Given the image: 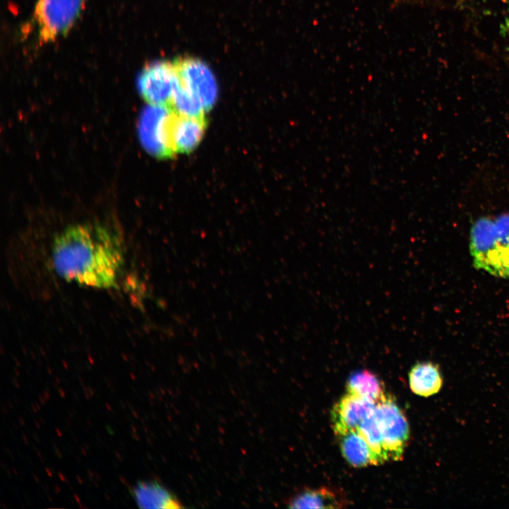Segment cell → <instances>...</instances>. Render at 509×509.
I'll return each instance as SVG.
<instances>
[{
  "instance_id": "6da1fadb",
  "label": "cell",
  "mask_w": 509,
  "mask_h": 509,
  "mask_svg": "<svg viewBox=\"0 0 509 509\" xmlns=\"http://www.w3.org/2000/svg\"><path fill=\"white\" fill-rule=\"evenodd\" d=\"M53 267L69 282L101 289L117 286L124 261L117 232L100 223L69 226L52 245Z\"/></svg>"
},
{
  "instance_id": "7a4b0ae2",
  "label": "cell",
  "mask_w": 509,
  "mask_h": 509,
  "mask_svg": "<svg viewBox=\"0 0 509 509\" xmlns=\"http://www.w3.org/2000/svg\"><path fill=\"white\" fill-rule=\"evenodd\" d=\"M470 252L476 267L492 275L508 277L509 247L499 240L495 220L481 218L473 225Z\"/></svg>"
},
{
  "instance_id": "3957f363",
  "label": "cell",
  "mask_w": 509,
  "mask_h": 509,
  "mask_svg": "<svg viewBox=\"0 0 509 509\" xmlns=\"http://www.w3.org/2000/svg\"><path fill=\"white\" fill-rule=\"evenodd\" d=\"M83 5L84 0H38L33 20L39 40L50 42L66 34Z\"/></svg>"
},
{
  "instance_id": "277c9868",
  "label": "cell",
  "mask_w": 509,
  "mask_h": 509,
  "mask_svg": "<svg viewBox=\"0 0 509 509\" xmlns=\"http://www.w3.org/2000/svg\"><path fill=\"white\" fill-rule=\"evenodd\" d=\"M206 127L205 115H187L166 108L162 135L165 157L192 151L203 137Z\"/></svg>"
},
{
  "instance_id": "5b68a950",
  "label": "cell",
  "mask_w": 509,
  "mask_h": 509,
  "mask_svg": "<svg viewBox=\"0 0 509 509\" xmlns=\"http://www.w3.org/2000/svg\"><path fill=\"white\" fill-rule=\"evenodd\" d=\"M173 64L177 75V88L209 110L217 96L216 80L209 67L192 57L179 58Z\"/></svg>"
},
{
  "instance_id": "8992f818",
  "label": "cell",
  "mask_w": 509,
  "mask_h": 509,
  "mask_svg": "<svg viewBox=\"0 0 509 509\" xmlns=\"http://www.w3.org/2000/svg\"><path fill=\"white\" fill-rule=\"evenodd\" d=\"M388 460H399L409 437L406 419L394 399L385 393L374 411Z\"/></svg>"
},
{
  "instance_id": "52a82bcc",
  "label": "cell",
  "mask_w": 509,
  "mask_h": 509,
  "mask_svg": "<svg viewBox=\"0 0 509 509\" xmlns=\"http://www.w3.org/2000/svg\"><path fill=\"white\" fill-rule=\"evenodd\" d=\"M177 85L173 62L162 61L148 65L139 79L141 96L150 105L156 107L168 108Z\"/></svg>"
},
{
  "instance_id": "ba28073f",
  "label": "cell",
  "mask_w": 509,
  "mask_h": 509,
  "mask_svg": "<svg viewBox=\"0 0 509 509\" xmlns=\"http://www.w3.org/2000/svg\"><path fill=\"white\" fill-rule=\"evenodd\" d=\"M376 403L347 392L334 405L331 421L336 435L357 431L363 421L375 410Z\"/></svg>"
},
{
  "instance_id": "9c48e42d",
  "label": "cell",
  "mask_w": 509,
  "mask_h": 509,
  "mask_svg": "<svg viewBox=\"0 0 509 509\" xmlns=\"http://www.w3.org/2000/svg\"><path fill=\"white\" fill-rule=\"evenodd\" d=\"M165 110L166 107L150 105L144 112L140 124V136L144 146L158 157H164L162 121Z\"/></svg>"
},
{
  "instance_id": "30bf717a",
  "label": "cell",
  "mask_w": 509,
  "mask_h": 509,
  "mask_svg": "<svg viewBox=\"0 0 509 509\" xmlns=\"http://www.w3.org/2000/svg\"><path fill=\"white\" fill-rule=\"evenodd\" d=\"M409 380L412 392L425 397L438 393L443 385V378L439 368L432 362L415 364L409 371Z\"/></svg>"
},
{
  "instance_id": "8fae6325",
  "label": "cell",
  "mask_w": 509,
  "mask_h": 509,
  "mask_svg": "<svg viewBox=\"0 0 509 509\" xmlns=\"http://www.w3.org/2000/svg\"><path fill=\"white\" fill-rule=\"evenodd\" d=\"M137 505L141 508L175 509L182 506L178 500L156 482H140L134 490Z\"/></svg>"
},
{
  "instance_id": "7c38bea8",
  "label": "cell",
  "mask_w": 509,
  "mask_h": 509,
  "mask_svg": "<svg viewBox=\"0 0 509 509\" xmlns=\"http://www.w3.org/2000/svg\"><path fill=\"white\" fill-rule=\"evenodd\" d=\"M339 437L342 455L351 465L355 467L376 465L370 448L358 430Z\"/></svg>"
},
{
  "instance_id": "4fadbf2b",
  "label": "cell",
  "mask_w": 509,
  "mask_h": 509,
  "mask_svg": "<svg viewBox=\"0 0 509 509\" xmlns=\"http://www.w3.org/2000/svg\"><path fill=\"white\" fill-rule=\"evenodd\" d=\"M347 392L377 403L385 394L378 378L369 370L357 371L350 375L346 383Z\"/></svg>"
},
{
  "instance_id": "5bb4252c",
  "label": "cell",
  "mask_w": 509,
  "mask_h": 509,
  "mask_svg": "<svg viewBox=\"0 0 509 509\" xmlns=\"http://www.w3.org/2000/svg\"><path fill=\"white\" fill-rule=\"evenodd\" d=\"M345 501L334 491L321 488L304 491L290 502L292 508H328L344 506Z\"/></svg>"
},
{
  "instance_id": "9a60e30c",
  "label": "cell",
  "mask_w": 509,
  "mask_h": 509,
  "mask_svg": "<svg viewBox=\"0 0 509 509\" xmlns=\"http://www.w3.org/2000/svg\"><path fill=\"white\" fill-rule=\"evenodd\" d=\"M375 411V410H374ZM358 431L365 439L375 457L376 464L388 460L384 442L374 412L360 425Z\"/></svg>"
},
{
  "instance_id": "2e32d148",
  "label": "cell",
  "mask_w": 509,
  "mask_h": 509,
  "mask_svg": "<svg viewBox=\"0 0 509 509\" xmlns=\"http://www.w3.org/2000/svg\"><path fill=\"white\" fill-rule=\"evenodd\" d=\"M495 223L499 240L509 247V213L498 216L495 219Z\"/></svg>"
},
{
  "instance_id": "e0dca14e",
  "label": "cell",
  "mask_w": 509,
  "mask_h": 509,
  "mask_svg": "<svg viewBox=\"0 0 509 509\" xmlns=\"http://www.w3.org/2000/svg\"><path fill=\"white\" fill-rule=\"evenodd\" d=\"M508 277L509 278V271H508Z\"/></svg>"
},
{
  "instance_id": "ac0fdd59",
  "label": "cell",
  "mask_w": 509,
  "mask_h": 509,
  "mask_svg": "<svg viewBox=\"0 0 509 509\" xmlns=\"http://www.w3.org/2000/svg\"><path fill=\"white\" fill-rule=\"evenodd\" d=\"M508 24H509V21H508Z\"/></svg>"
}]
</instances>
